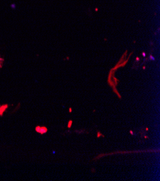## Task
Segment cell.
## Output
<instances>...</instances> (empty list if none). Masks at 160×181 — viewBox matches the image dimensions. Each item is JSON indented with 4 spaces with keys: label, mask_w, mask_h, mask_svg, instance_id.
<instances>
[{
    "label": "cell",
    "mask_w": 160,
    "mask_h": 181,
    "mask_svg": "<svg viewBox=\"0 0 160 181\" xmlns=\"http://www.w3.org/2000/svg\"><path fill=\"white\" fill-rule=\"evenodd\" d=\"M36 131L39 133H41V134H44L45 132L47 131V129H45V127H37L36 129Z\"/></svg>",
    "instance_id": "6da1fadb"
}]
</instances>
